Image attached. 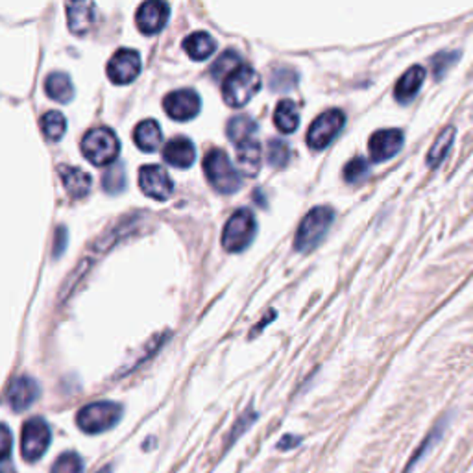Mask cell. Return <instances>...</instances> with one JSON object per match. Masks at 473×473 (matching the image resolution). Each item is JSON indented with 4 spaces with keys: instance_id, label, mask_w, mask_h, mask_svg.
<instances>
[{
    "instance_id": "cell-33",
    "label": "cell",
    "mask_w": 473,
    "mask_h": 473,
    "mask_svg": "<svg viewBox=\"0 0 473 473\" xmlns=\"http://www.w3.org/2000/svg\"><path fill=\"white\" fill-rule=\"evenodd\" d=\"M102 187L110 194L120 192L124 187H126V172H124L122 165H113L102 178Z\"/></svg>"
},
{
    "instance_id": "cell-34",
    "label": "cell",
    "mask_w": 473,
    "mask_h": 473,
    "mask_svg": "<svg viewBox=\"0 0 473 473\" xmlns=\"http://www.w3.org/2000/svg\"><path fill=\"white\" fill-rule=\"evenodd\" d=\"M298 84V74L292 69H278L273 70L270 78L272 91H290Z\"/></svg>"
},
{
    "instance_id": "cell-36",
    "label": "cell",
    "mask_w": 473,
    "mask_h": 473,
    "mask_svg": "<svg viewBox=\"0 0 473 473\" xmlns=\"http://www.w3.org/2000/svg\"><path fill=\"white\" fill-rule=\"evenodd\" d=\"M256 420H257V414L254 412V409H248V411L239 418V421L235 423V426H233V429H232V433H230V442H228V444H233L237 438H241V435H242L248 428H250Z\"/></svg>"
},
{
    "instance_id": "cell-17",
    "label": "cell",
    "mask_w": 473,
    "mask_h": 473,
    "mask_svg": "<svg viewBox=\"0 0 473 473\" xmlns=\"http://www.w3.org/2000/svg\"><path fill=\"white\" fill-rule=\"evenodd\" d=\"M163 159L176 168H189L196 159L192 141L182 135L170 139L163 148Z\"/></svg>"
},
{
    "instance_id": "cell-22",
    "label": "cell",
    "mask_w": 473,
    "mask_h": 473,
    "mask_svg": "<svg viewBox=\"0 0 473 473\" xmlns=\"http://www.w3.org/2000/svg\"><path fill=\"white\" fill-rule=\"evenodd\" d=\"M45 91L48 98L60 102V104H69L74 96V87L70 78L65 72H53L48 74V78L45 80Z\"/></svg>"
},
{
    "instance_id": "cell-39",
    "label": "cell",
    "mask_w": 473,
    "mask_h": 473,
    "mask_svg": "<svg viewBox=\"0 0 473 473\" xmlns=\"http://www.w3.org/2000/svg\"><path fill=\"white\" fill-rule=\"evenodd\" d=\"M96 473H113V468L111 466H106V468H102L101 471H96Z\"/></svg>"
},
{
    "instance_id": "cell-14",
    "label": "cell",
    "mask_w": 473,
    "mask_h": 473,
    "mask_svg": "<svg viewBox=\"0 0 473 473\" xmlns=\"http://www.w3.org/2000/svg\"><path fill=\"white\" fill-rule=\"evenodd\" d=\"M39 396H41V388L37 381L29 376H20L10 383L8 392H6V400L15 412H22L29 407H32L37 402Z\"/></svg>"
},
{
    "instance_id": "cell-30",
    "label": "cell",
    "mask_w": 473,
    "mask_h": 473,
    "mask_svg": "<svg viewBox=\"0 0 473 473\" xmlns=\"http://www.w3.org/2000/svg\"><path fill=\"white\" fill-rule=\"evenodd\" d=\"M51 473H84V461L78 453L67 452L54 461Z\"/></svg>"
},
{
    "instance_id": "cell-19",
    "label": "cell",
    "mask_w": 473,
    "mask_h": 473,
    "mask_svg": "<svg viewBox=\"0 0 473 473\" xmlns=\"http://www.w3.org/2000/svg\"><path fill=\"white\" fill-rule=\"evenodd\" d=\"M261 159H263L261 143L256 137L237 144V161L246 176H256L261 168Z\"/></svg>"
},
{
    "instance_id": "cell-20",
    "label": "cell",
    "mask_w": 473,
    "mask_h": 473,
    "mask_svg": "<svg viewBox=\"0 0 473 473\" xmlns=\"http://www.w3.org/2000/svg\"><path fill=\"white\" fill-rule=\"evenodd\" d=\"M134 141L143 152H156L158 148H161V143H163V134H161L159 124L152 118L139 122L134 132Z\"/></svg>"
},
{
    "instance_id": "cell-5",
    "label": "cell",
    "mask_w": 473,
    "mask_h": 473,
    "mask_svg": "<svg viewBox=\"0 0 473 473\" xmlns=\"http://www.w3.org/2000/svg\"><path fill=\"white\" fill-rule=\"evenodd\" d=\"M122 418V407L115 402H94L77 414V426L87 435H98L113 429Z\"/></svg>"
},
{
    "instance_id": "cell-2",
    "label": "cell",
    "mask_w": 473,
    "mask_h": 473,
    "mask_svg": "<svg viewBox=\"0 0 473 473\" xmlns=\"http://www.w3.org/2000/svg\"><path fill=\"white\" fill-rule=\"evenodd\" d=\"M204 172L209 183L222 194L237 192L242 185L239 170L233 167L228 154L220 151V148H213V151L206 154Z\"/></svg>"
},
{
    "instance_id": "cell-23",
    "label": "cell",
    "mask_w": 473,
    "mask_h": 473,
    "mask_svg": "<svg viewBox=\"0 0 473 473\" xmlns=\"http://www.w3.org/2000/svg\"><path fill=\"white\" fill-rule=\"evenodd\" d=\"M216 48L215 39L208 32H194L185 37L183 51L196 61L208 60Z\"/></svg>"
},
{
    "instance_id": "cell-16",
    "label": "cell",
    "mask_w": 473,
    "mask_h": 473,
    "mask_svg": "<svg viewBox=\"0 0 473 473\" xmlns=\"http://www.w3.org/2000/svg\"><path fill=\"white\" fill-rule=\"evenodd\" d=\"M423 82H426V69H423L421 65L409 67L402 74V78L396 82L394 98L400 104H409L412 98L418 94V91L421 89Z\"/></svg>"
},
{
    "instance_id": "cell-3",
    "label": "cell",
    "mask_w": 473,
    "mask_h": 473,
    "mask_svg": "<svg viewBox=\"0 0 473 473\" xmlns=\"http://www.w3.org/2000/svg\"><path fill=\"white\" fill-rule=\"evenodd\" d=\"M335 220V211L326 206H318L311 209L306 218L302 220L300 228H298L294 248L298 252H311L313 248H316L322 239L326 237L328 230L331 228V224Z\"/></svg>"
},
{
    "instance_id": "cell-18",
    "label": "cell",
    "mask_w": 473,
    "mask_h": 473,
    "mask_svg": "<svg viewBox=\"0 0 473 473\" xmlns=\"http://www.w3.org/2000/svg\"><path fill=\"white\" fill-rule=\"evenodd\" d=\"M58 170H60L61 183L72 200H80V198H86L89 194V189H91L89 174H86L78 167H69V165H61Z\"/></svg>"
},
{
    "instance_id": "cell-1",
    "label": "cell",
    "mask_w": 473,
    "mask_h": 473,
    "mask_svg": "<svg viewBox=\"0 0 473 473\" xmlns=\"http://www.w3.org/2000/svg\"><path fill=\"white\" fill-rule=\"evenodd\" d=\"M259 89H261L259 74L250 65L242 63L226 80H224L222 96L224 102H226L230 108H242L252 101Z\"/></svg>"
},
{
    "instance_id": "cell-32",
    "label": "cell",
    "mask_w": 473,
    "mask_h": 473,
    "mask_svg": "<svg viewBox=\"0 0 473 473\" xmlns=\"http://www.w3.org/2000/svg\"><path fill=\"white\" fill-rule=\"evenodd\" d=\"M461 58V51H442L431 58L433 65V74L435 78H444V74L450 70Z\"/></svg>"
},
{
    "instance_id": "cell-15",
    "label": "cell",
    "mask_w": 473,
    "mask_h": 473,
    "mask_svg": "<svg viewBox=\"0 0 473 473\" xmlns=\"http://www.w3.org/2000/svg\"><path fill=\"white\" fill-rule=\"evenodd\" d=\"M67 22L74 36L89 34L96 22V6L93 3L67 4Z\"/></svg>"
},
{
    "instance_id": "cell-25",
    "label": "cell",
    "mask_w": 473,
    "mask_h": 473,
    "mask_svg": "<svg viewBox=\"0 0 473 473\" xmlns=\"http://www.w3.org/2000/svg\"><path fill=\"white\" fill-rule=\"evenodd\" d=\"M447 420H450V416H444L442 420L436 421V426L429 431V435L426 436V440H423V442L418 445V450L414 452V455L411 457V461L407 462V466H405V473H409V471L414 468V464H416L418 461H421L423 457H426V455L431 452V447L442 438V435H444V431H445V428H447Z\"/></svg>"
},
{
    "instance_id": "cell-26",
    "label": "cell",
    "mask_w": 473,
    "mask_h": 473,
    "mask_svg": "<svg viewBox=\"0 0 473 473\" xmlns=\"http://www.w3.org/2000/svg\"><path fill=\"white\" fill-rule=\"evenodd\" d=\"M256 134H257V124L250 117L239 115L228 122V137L235 144H241L248 139H254Z\"/></svg>"
},
{
    "instance_id": "cell-31",
    "label": "cell",
    "mask_w": 473,
    "mask_h": 473,
    "mask_svg": "<svg viewBox=\"0 0 473 473\" xmlns=\"http://www.w3.org/2000/svg\"><path fill=\"white\" fill-rule=\"evenodd\" d=\"M370 165L364 158H354L350 163L344 167V180L346 183H361L368 178Z\"/></svg>"
},
{
    "instance_id": "cell-37",
    "label": "cell",
    "mask_w": 473,
    "mask_h": 473,
    "mask_svg": "<svg viewBox=\"0 0 473 473\" xmlns=\"http://www.w3.org/2000/svg\"><path fill=\"white\" fill-rule=\"evenodd\" d=\"M298 444H302V438L300 436H294V435H285L280 442H278V450H281V452H289V450H292V447H296Z\"/></svg>"
},
{
    "instance_id": "cell-28",
    "label": "cell",
    "mask_w": 473,
    "mask_h": 473,
    "mask_svg": "<svg viewBox=\"0 0 473 473\" xmlns=\"http://www.w3.org/2000/svg\"><path fill=\"white\" fill-rule=\"evenodd\" d=\"M241 65H242V63H241L239 54H237L235 51H228V53H224V54L213 63V67H211V77H213L215 80H220V78L226 80V78L230 77V74H232L237 67H241Z\"/></svg>"
},
{
    "instance_id": "cell-13",
    "label": "cell",
    "mask_w": 473,
    "mask_h": 473,
    "mask_svg": "<svg viewBox=\"0 0 473 473\" xmlns=\"http://www.w3.org/2000/svg\"><path fill=\"white\" fill-rule=\"evenodd\" d=\"M168 15H170V6L167 3H161V0H151V3H144L139 6L135 13V24L143 34L152 36L165 29Z\"/></svg>"
},
{
    "instance_id": "cell-7",
    "label": "cell",
    "mask_w": 473,
    "mask_h": 473,
    "mask_svg": "<svg viewBox=\"0 0 473 473\" xmlns=\"http://www.w3.org/2000/svg\"><path fill=\"white\" fill-rule=\"evenodd\" d=\"M53 440V433L48 423L36 416L24 421L20 431V455L27 462H37L48 450Z\"/></svg>"
},
{
    "instance_id": "cell-21",
    "label": "cell",
    "mask_w": 473,
    "mask_h": 473,
    "mask_svg": "<svg viewBox=\"0 0 473 473\" xmlns=\"http://www.w3.org/2000/svg\"><path fill=\"white\" fill-rule=\"evenodd\" d=\"M455 135H457V128L453 126V124H450V126H445L440 132V135L435 139V143L431 144L429 152H428V167L436 168L442 165V161L447 158V154H450V151H452Z\"/></svg>"
},
{
    "instance_id": "cell-29",
    "label": "cell",
    "mask_w": 473,
    "mask_h": 473,
    "mask_svg": "<svg viewBox=\"0 0 473 473\" xmlns=\"http://www.w3.org/2000/svg\"><path fill=\"white\" fill-rule=\"evenodd\" d=\"M266 159L272 167H285L290 159V151L289 144L281 139H270L266 144Z\"/></svg>"
},
{
    "instance_id": "cell-6",
    "label": "cell",
    "mask_w": 473,
    "mask_h": 473,
    "mask_svg": "<svg viewBox=\"0 0 473 473\" xmlns=\"http://www.w3.org/2000/svg\"><path fill=\"white\" fill-rule=\"evenodd\" d=\"M120 152V143L113 130L110 128H94L86 134L82 139V154L94 167H108L115 163Z\"/></svg>"
},
{
    "instance_id": "cell-10",
    "label": "cell",
    "mask_w": 473,
    "mask_h": 473,
    "mask_svg": "<svg viewBox=\"0 0 473 473\" xmlns=\"http://www.w3.org/2000/svg\"><path fill=\"white\" fill-rule=\"evenodd\" d=\"M139 187L146 196L159 202L168 200L174 191L168 172L159 165H146L139 170Z\"/></svg>"
},
{
    "instance_id": "cell-12",
    "label": "cell",
    "mask_w": 473,
    "mask_h": 473,
    "mask_svg": "<svg viewBox=\"0 0 473 473\" xmlns=\"http://www.w3.org/2000/svg\"><path fill=\"white\" fill-rule=\"evenodd\" d=\"M405 141V135L402 130L388 128V130H378L368 141V151L373 163H381L390 158H394L402 151Z\"/></svg>"
},
{
    "instance_id": "cell-27",
    "label": "cell",
    "mask_w": 473,
    "mask_h": 473,
    "mask_svg": "<svg viewBox=\"0 0 473 473\" xmlns=\"http://www.w3.org/2000/svg\"><path fill=\"white\" fill-rule=\"evenodd\" d=\"M41 130L48 141H60L67 130V120L60 111H48L41 118Z\"/></svg>"
},
{
    "instance_id": "cell-8",
    "label": "cell",
    "mask_w": 473,
    "mask_h": 473,
    "mask_svg": "<svg viewBox=\"0 0 473 473\" xmlns=\"http://www.w3.org/2000/svg\"><path fill=\"white\" fill-rule=\"evenodd\" d=\"M344 113L340 110H330L326 113H322L307 132V144L313 151H323L331 141L340 134L344 126Z\"/></svg>"
},
{
    "instance_id": "cell-11",
    "label": "cell",
    "mask_w": 473,
    "mask_h": 473,
    "mask_svg": "<svg viewBox=\"0 0 473 473\" xmlns=\"http://www.w3.org/2000/svg\"><path fill=\"white\" fill-rule=\"evenodd\" d=\"M141 72V56L130 48L117 51L108 63V77L117 86L132 84Z\"/></svg>"
},
{
    "instance_id": "cell-24",
    "label": "cell",
    "mask_w": 473,
    "mask_h": 473,
    "mask_svg": "<svg viewBox=\"0 0 473 473\" xmlns=\"http://www.w3.org/2000/svg\"><path fill=\"white\" fill-rule=\"evenodd\" d=\"M273 124L281 134H292L296 132L298 124H300V113L292 101H281L273 111Z\"/></svg>"
},
{
    "instance_id": "cell-9",
    "label": "cell",
    "mask_w": 473,
    "mask_h": 473,
    "mask_svg": "<svg viewBox=\"0 0 473 473\" xmlns=\"http://www.w3.org/2000/svg\"><path fill=\"white\" fill-rule=\"evenodd\" d=\"M163 108L170 118L185 122V120L194 118L198 113H200L202 101H200V96H198L196 91L180 89V91H172L165 96Z\"/></svg>"
},
{
    "instance_id": "cell-38",
    "label": "cell",
    "mask_w": 473,
    "mask_h": 473,
    "mask_svg": "<svg viewBox=\"0 0 473 473\" xmlns=\"http://www.w3.org/2000/svg\"><path fill=\"white\" fill-rule=\"evenodd\" d=\"M65 242H67V230L60 228L58 230V237H56V248H54V257L61 256L65 250Z\"/></svg>"
},
{
    "instance_id": "cell-4",
    "label": "cell",
    "mask_w": 473,
    "mask_h": 473,
    "mask_svg": "<svg viewBox=\"0 0 473 473\" xmlns=\"http://www.w3.org/2000/svg\"><path fill=\"white\" fill-rule=\"evenodd\" d=\"M256 230H257L256 216L250 209L242 208L235 211L226 222V228H224V233H222L224 250L230 254L246 250L256 237Z\"/></svg>"
},
{
    "instance_id": "cell-35",
    "label": "cell",
    "mask_w": 473,
    "mask_h": 473,
    "mask_svg": "<svg viewBox=\"0 0 473 473\" xmlns=\"http://www.w3.org/2000/svg\"><path fill=\"white\" fill-rule=\"evenodd\" d=\"M0 450H3V473H15L12 466V433L8 426H3V438H0Z\"/></svg>"
}]
</instances>
